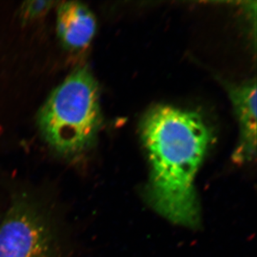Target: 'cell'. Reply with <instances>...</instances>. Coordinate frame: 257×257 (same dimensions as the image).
I'll use <instances>...</instances> for the list:
<instances>
[{
  "label": "cell",
  "instance_id": "6da1fadb",
  "mask_svg": "<svg viewBox=\"0 0 257 257\" xmlns=\"http://www.w3.org/2000/svg\"><path fill=\"white\" fill-rule=\"evenodd\" d=\"M142 134L151 165L152 205L173 222L195 226L194 178L211 143L210 130L197 113L160 106L145 116Z\"/></svg>",
  "mask_w": 257,
  "mask_h": 257
},
{
  "label": "cell",
  "instance_id": "7a4b0ae2",
  "mask_svg": "<svg viewBox=\"0 0 257 257\" xmlns=\"http://www.w3.org/2000/svg\"><path fill=\"white\" fill-rule=\"evenodd\" d=\"M38 125L56 153L78 157L92 146L101 124L99 92L89 69L80 67L64 81L40 109Z\"/></svg>",
  "mask_w": 257,
  "mask_h": 257
},
{
  "label": "cell",
  "instance_id": "3957f363",
  "mask_svg": "<svg viewBox=\"0 0 257 257\" xmlns=\"http://www.w3.org/2000/svg\"><path fill=\"white\" fill-rule=\"evenodd\" d=\"M58 233L35 200L18 196L0 222V257H61Z\"/></svg>",
  "mask_w": 257,
  "mask_h": 257
},
{
  "label": "cell",
  "instance_id": "277c9868",
  "mask_svg": "<svg viewBox=\"0 0 257 257\" xmlns=\"http://www.w3.org/2000/svg\"><path fill=\"white\" fill-rule=\"evenodd\" d=\"M57 30L65 48L82 50L90 44L95 35V17L82 3L65 2L59 7Z\"/></svg>",
  "mask_w": 257,
  "mask_h": 257
},
{
  "label": "cell",
  "instance_id": "5b68a950",
  "mask_svg": "<svg viewBox=\"0 0 257 257\" xmlns=\"http://www.w3.org/2000/svg\"><path fill=\"white\" fill-rule=\"evenodd\" d=\"M230 97L239 121L240 141L234 153L235 160H251L256 146V84L246 83L231 87Z\"/></svg>",
  "mask_w": 257,
  "mask_h": 257
},
{
  "label": "cell",
  "instance_id": "8992f818",
  "mask_svg": "<svg viewBox=\"0 0 257 257\" xmlns=\"http://www.w3.org/2000/svg\"><path fill=\"white\" fill-rule=\"evenodd\" d=\"M55 3V2L53 1L41 0L25 2L21 8V18L24 23L41 18L46 15Z\"/></svg>",
  "mask_w": 257,
  "mask_h": 257
}]
</instances>
